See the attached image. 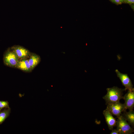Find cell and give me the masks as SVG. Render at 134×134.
<instances>
[{
    "label": "cell",
    "mask_w": 134,
    "mask_h": 134,
    "mask_svg": "<svg viewBox=\"0 0 134 134\" xmlns=\"http://www.w3.org/2000/svg\"><path fill=\"white\" fill-rule=\"evenodd\" d=\"M117 76L120 80L123 85L125 87L126 90L134 89L132 82L127 74H124L120 72L118 69L115 71Z\"/></svg>",
    "instance_id": "obj_6"
},
{
    "label": "cell",
    "mask_w": 134,
    "mask_h": 134,
    "mask_svg": "<svg viewBox=\"0 0 134 134\" xmlns=\"http://www.w3.org/2000/svg\"><path fill=\"white\" fill-rule=\"evenodd\" d=\"M120 1L121 3H125L126 0H120Z\"/></svg>",
    "instance_id": "obj_17"
},
{
    "label": "cell",
    "mask_w": 134,
    "mask_h": 134,
    "mask_svg": "<svg viewBox=\"0 0 134 134\" xmlns=\"http://www.w3.org/2000/svg\"><path fill=\"white\" fill-rule=\"evenodd\" d=\"M9 108L8 102L7 101H0V110L1 111L2 108Z\"/></svg>",
    "instance_id": "obj_13"
},
{
    "label": "cell",
    "mask_w": 134,
    "mask_h": 134,
    "mask_svg": "<svg viewBox=\"0 0 134 134\" xmlns=\"http://www.w3.org/2000/svg\"><path fill=\"white\" fill-rule=\"evenodd\" d=\"M41 60V58L39 55L31 53L28 60L32 70L39 63Z\"/></svg>",
    "instance_id": "obj_11"
},
{
    "label": "cell",
    "mask_w": 134,
    "mask_h": 134,
    "mask_svg": "<svg viewBox=\"0 0 134 134\" xmlns=\"http://www.w3.org/2000/svg\"><path fill=\"white\" fill-rule=\"evenodd\" d=\"M107 94L103 97L106 105L114 103L123 99V92L125 88L122 89L114 86L106 89Z\"/></svg>",
    "instance_id": "obj_1"
},
{
    "label": "cell",
    "mask_w": 134,
    "mask_h": 134,
    "mask_svg": "<svg viewBox=\"0 0 134 134\" xmlns=\"http://www.w3.org/2000/svg\"><path fill=\"white\" fill-rule=\"evenodd\" d=\"M103 113L109 129L112 130L116 126V121L107 108L103 111Z\"/></svg>",
    "instance_id": "obj_8"
},
{
    "label": "cell",
    "mask_w": 134,
    "mask_h": 134,
    "mask_svg": "<svg viewBox=\"0 0 134 134\" xmlns=\"http://www.w3.org/2000/svg\"><path fill=\"white\" fill-rule=\"evenodd\" d=\"M10 112V109L5 108L0 112V124H1L9 116Z\"/></svg>",
    "instance_id": "obj_12"
},
{
    "label": "cell",
    "mask_w": 134,
    "mask_h": 134,
    "mask_svg": "<svg viewBox=\"0 0 134 134\" xmlns=\"http://www.w3.org/2000/svg\"><path fill=\"white\" fill-rule=\"evenodd\" d=\"M19 60L28 59L31 53L27 49L19 45H14L10 48Z\"/></svg>",
    "instance_id": "obj_5"
},
{
    "label": "cell",
    "mask_w": 134,
    "mask_h": 134,
    "mask_svg": "<svg viewBox=\"0 0 134 134\" xmlns=\"http://www.w3.org/2000/svg\"><path fill=\"white\" fill-rule=\"evenodd\" d=\"M111 2L117 5L121 4L120 0H109Z\"/></svg>",
    "instance_id": "obj_14"
},
{
    "label": "cell",
    "mask_w": 134,
    "mask_h": 134,
    "mask_svg": "<svg viewBox=\"0 0 134 134\" xmlns=\"http://www.w3.org/2000/svg\"><path fill=\"white\" fill-rule=\"evenodd\" d=\"M116 126L119 134H132L134 132L133 128L121 115L117 118Z\"/></svg>",
    "instance_id": "obj_2"
},
{
    "label": "cell",
    "mask_w": 134,
    "mask_h": 134,
    "mask_svg": "<svg viewBox=\"0 0 134 134\" xmlns=\"http://www.w3.org/2000/svg\"><path fill=\"white\" fill-rule=\"evenodd\" d=\"M19 59L14 52L9 48L5 52L3 57L4 64L8 67L16 68Z\"/></svg>",
    "instance_id": "obj_3"
},
{
    "label": "cell",
    "mask_w": 134,
    "mask_h": 134,
    "mask_svg": "<svg viewBox=\"0 0 134 134\" xmlns=\"http://www.w3.org/2000/svg\"><path fill=\"white\" fill-rule=\"evenodd\" d=\"M16 68L26 72H30L32 70L28 59L19 60Z\"/></svg>",
    "instance_id": "obj_9"
},
{
    "label": "cell",
    "mask_w": 134,
    "mask_h": 134,
    "mask_svg": "<svg viewBox=\"0 0 134 134\" xmlns=\"http://www.w3.org/2000/svg\"><path fill=\"white\" fill-rule=\"evenodd\" d=\"M106 108L112 115L117 118L120 116L124 111L126 110L124 103L118 101L116 103L107 105Z\"/></svg>",
    "instance_id": "obj_4"
},
{
    "label": "cell",
    "mask_w": 134,
    "mask_h": 134,
    "mask_svg": "<svg viewBox=\"0 0 134 134\" xmlns=\"http://www.w3.org/2000/svg\"><path fill=\"white\" fill-rule=\"evenodd\" d=\"M121 113L122 115L128 122V123L131 126L132 128L134 127V111L133 110H129L128 112L126 110L124 111Z\"/></svg>",
    "instance_id": "obj_10"
},
{
    "label": "cell",
    "mask_w": 134,
    "mask_h": 134,
    "mask_svg": "<svg viewBox=\"0 0 134 134\" xmlns=\"http://www.w3.org/2000/svg\"><path fill=\"white\" fill-rule=\"evenodd\" d=\"M134 0H126L125 3L129 4H131L134 3Z\"/></svg>",
    "instance_id": "obj_16"
},
{
    "label": "cell",
    "mask_w": 134,
    "mask_h": 134,
    "mask_svg": "<svg viewBox=\"0 0 134 134\" xmlns=\"http://www.w3.org/2000/svg\"><path fill=\"white\" fill-rule=\"evenodd\" d=\"M112 131L110 133V134H119V133L118 131L116 129L111 130Z\"/></svg>",
    "instance_id": "obj_15"
},
{
    "label": "cell",
    "mask_w": 134,
    "mask_h": 134,
    "mask_svg": "<svg viewBox=\"0 0 134 134\" xmlns=\"http://www.w3.org/2000/svg\"><path fill=\"white\" fill-rule=\"evenodd\" d=\"M126 108L133 110L134 107V89L128 90L127 93L123 96Z\"/></svg>",
    "instance_id": "obj_7"
}]
</instances>
